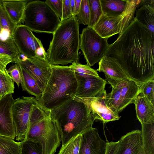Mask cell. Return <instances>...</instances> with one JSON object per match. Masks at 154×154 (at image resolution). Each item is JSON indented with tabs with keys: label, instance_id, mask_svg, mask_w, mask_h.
<instances>
[{
	"label": "cell",
	"instance_id": "obj_1",
	"mask_svg": "<svg viewBox=\"0 0 154 154\" xmlns=\"http://www.w3.org/2000/svg\"><path fill=\"white\" fill-rule=\"evenodd\" d=\"M154 33L135 17L104 56L115 58L127 76L140 86L154 79Z\"/></svg>",
	"mask_w": 154,
	"mask_h": 154
},
{
	"label": "cell",
	"instance_id": "obj_2",
	"mask_svg": "<svg viewBox=\"0 0 154 154\" xmlns=\"http://www.w3.org/2000/svg\"><path fill=\"white\" fill-rule=\"evenodd\" d=\"M49 113L59 132L62 146L92 128L95 121L88 104L74 97Z\"/></svg>",
	"mask_w": 154,
	"mask_h": 154
},
{
	"label": "cell",
	"instance_id": "obj_3",
	"mask_svg": "<svg viewBox=\"0 0 154 154\" xmlns=\"http://www.w3.org/2000/svg\"><path fill=\"white\" fill-rule=\"evenodd\" d=\"M79 27L75 16L61 21L53 34L47 52V60L51 65L79 62Z\"/></svg>",
	"mask_w": 154,
	"mask_h": 154
},
{
	"label": "cell",
	"instance_id": "obj_4",
	"mask_svg": "<svg viewBox=\"0 0 154 154\" xmlns=\"http://www.w3.org/2000/svg\"><path fill=\"white\" fill-rule=\"evenodd\" d=\"M51 73L38 105L44 110H51L73 98L77 82L74 72L69 66L51 65Z\"/></svg>",
	"mask_w": 154,
	"mask_h": 154
},
{
	"label": "cell",
	"instance_id": "obj_5",
	"mask_svg": "<svg viewBox=\"0 0 154 154\" xmlns=\"http://www.w3.org/2000/svg\"><path fill=\"white\" fill-rule=\"evenodd\" d=\"M26 140L40 144L42 154H54L60 145L61 137L55 122L49 112L42 109L38 103L32 106Z\"/></svg>",
	"mask_w": 154,
	"mask_h": 154
},
{
	"label": "cell",
	"instance_id": "obj_6",
	"mask_svg": "<svg viewBox=\"0 0 154 154\" xmlns=\"http://www.w3.org/2000/svg\"><path fill=\"white\" fill-rule=\"evenodd\" d=\"M22 22L32 31L53 34L61 20L45 2L36 0L27 3Z\"/></svg>",
	"mask_w": 154,
	"mask_h": 154
},
{
	"label": "cell",
	"instance_id": "obj_7",
	"mask_svg": "<svg viewBox=\"0 0 154 154\" xmlns=\"http://www.w3.org/2000/svg\"><path fill=\"white\" fill-rule=\"evenodd\" d=\"M108 38L102 37L88 26L83 29L80 35V48L87 64L92 66L103 57L110 45Z\"/></svg>",
	"mask_w": 154,
	"mask_h": 154
},
{
	"label": "cell",
	"instance_id": "obj_8",
	"mask_svg": "<svg viewBox=\"0 0 154 154\" xmlns=\"http://www.w3.org/2000/svg\"><path fill=\"white\" fill-rule=\"evenodd\" d=\"M12 38L20 52L28 58L47 60V52L41 41L24 24L17 26Z\"/></svg>",
	"mask_w": 154,
	"mask_h": 154
},
{
	"label": "cell",
	"instance_id": "obj_9",
	"mask_svg": "<svg viewBox=\"0 0 154 154\" xmlns=\"http://www.w3.org/2000/svg\"><path fill=\"white\" fill-rule=\"evenodd\" d=\"M38 99L32 97H22L14 100L12 106V118L16 140H25L29 129L32 106L38 103Z\"/></svg>",
	"mask_w": 154,
	"mask_h": 154
},
{
	"label": "cell",
	"instance_id": "obj_10",
	"mask_svg": "<svg viewBox=\"0 0 154 154\" xmlns=\"http://www.w3.org/2000/svg\"><path fill=\"white\" fill-rule=\"evenodd\" d=\"M75 75L77 85L76 96L98 98L106 95L105 89L107 82L105 79L100 76L85 77Z\"/></svg>",
	"mask_w": 154,
	"mask_h": 154
},
{
	"label": "cell",
	"instance_id": "obj_11",
	"mask_svg": "<svg viewBox=\"0 0 154 154\" xmlns=\"http://www.w3.org/2000/svg\"><path fill=\"white\" fill-rule=\"evenodd\" d=\"M18 63L31 75L43 92L51 73V65L48 61L27 58Z\"/></svg>",
	"mask_w": 154,
	"mask_h": 154
},
{
	"label": "cell",
	"instance_id": "obj_12",
	"mask_svg": "<svg viewBox=\"0 0 154 154\" xmlns=\"http://www.w3.org/2000/svg\"><path fill=\"white\" fill-rule=\"evenodd\" d=\"M12 94L0 99V135L16 137L12 118V106L14 101Z\"/></svg>",
	"mask_w": 154,
	"mask_h": 154
},
{
	"label": "cell",
	"instance_id": "obj_13",
	"mask_svg": "<svg viewBox=\"0 0 154 154\" xmlns=\"http://www.w3.org/2000/svg\"><path fill=\"white\" fill-rule=\"evenodd\" d=\"M106 95L98 98H85L76 96L74 97L84 101L88 104L94 120H99L103 123H106L119 120L121 118L106 105L105 100Z\"/></svg>",
	"mask_w": 154,
	"mask_h": 154
},
{
	"label": "cell",
	"instance_id": "obj_14",
	"mask_svg": "<svg viewBox=\"0 0 154 154\" xmlns=\"http://www.w3.org/2000/svg\"><path fill=\"white\" fill-rule=\"evenodd\" d=\"M79 154H105L106 142L100 137L96 128H92L82 134Z\"/></svg>",
	"mask_w": 154,
	"mask_h": 154
},
{
	"label": "cell",
	"instance_id": "obj_15",
	"mask_svg": "<svg viewBox=\"0 0 154 154\" xmlns=\"http://www.w3.org/2000/svg\"><path fill=\"white\" fill-rule=\"evenodd\" d=\"M98 65L97 71L103 72L106 78L121 81L130 80L118 61L113 57L104 56L99 61Z\"/></svg>",
	"mask_w": 154,
	"mask_h": 154
},
{
	"label": "cell",
	"instance_id": "obj_16",
	"mask_svg": "<svg viewBox=\"0 0 154 154\" xmlns=\"http://www.w3.org/2000/svg\"><path fill=\"white\" fill-rule=\"evenodd\" d=\"M134 103L135 106L137 118L141 124L154 123V104L140 93Z\"/></svg>",
	"mask_w": 154,
	"mask_h": 154
},
{
	"label": "cell",
	"instance_id": "obj_17",
	"mask_svg": "<svg viewBox=\"0 0 154 154\" xmlns=\"http://www.w3.org/2000/svg\"><path fill=\"white\" fill-rule=\"evenodd\" d=\"M121 19V14L108 17L103 14L93 28L102 37L109 38L118 34V25Z\"/></svg>",
	"mask_w": 154,
	"mask_h": 154
},
{
	"label": "cell",
	"instance_id": "obj_18",
	"mask_svg": "<svg viewBox=\"0 0 154 154\" xmlns=\"http://www.w3.org/2000/svg\"><path fill=\"white\" fill-rule=\"evenodd\" d=\"M118 154H137L142 146L141 131L133 130L122 136Z\"/></svg>",
	"mask_w": 154,
	"mask_h": 154
},
{
	"label": "cell",
	"instance_id": "obj_19",
	"mask_svg": "<svg viewBox=\"0 0 154 154\" xmlns=\"http://www.w3.org/2000/svg\"><path fill=\"white\" fill-rule=\"evenodd\" d=\"M105 80L112 88L111 91L107 94L105 97L106 105L113 112L118 114L120 113L122 88L125 81L113 80L108 78H106Z\"/></svg>",
	"mask_w": 154,
	"mask_h": 154
},
{
	"label": "cell",
	"instance_id": "obj_20",
	"mask_svg": "<svg viewBox=\"0 0 154 154\" xmlns=\"http://www.w3.org/2000/svg\"><path fill=\"white\" fill-rule=\"evenodd\" d=\"M28 1L24 0H2L5 10L17 26L22 22L25 9Z\"/></svg>",
	"mask_w": 154,
	"mask_h": 154
},
{
	"label": "cell",
	"instance_id": "obj_21",
	"mask_svg": "<svg viewBox=\"0 0 154 154\" xmlns=\"http://www.w3.org/2000/svg\"><path fill=\"white\" fill-rule=\"evenodd\" d=\"M140 86L131 80L124 82L121 91L120 112L129 104L134 103L140 94Z\"/></svg>",
	"mask_w": 154,
	"mask_h": 154
},
{
	"label": "cell",
	"instance_id": "obj_22",
	"mask_svg": "<svg viewBox=\"0 0 154 154\" xmlns=\"http://www.w3.org/2000/svg\"><path fill=\"white\" fill-rule=\"evenodd\" d=\"M140 1V0H126L124 10L121 14V19L118 25V38L134 20L135 13Z\"/></svg>",
	"mask_w": 154,
	"mask_h": 154
},
{
	"label": "cell",
	"instance_id": "obj_23",
	"mask_svg": "<svg viewBox=\"0 0 154 154\" xmlns=\"http://www.w3.org/2000/svg\"><path fill=\"white\" fill-rule=\"evenodd\" d=\"M18 64L22 77L20 84L23 91L35 96L38 100L42 95V91L31 75L20 63Z\"/></svg>",
	"mask_w": 154,
	"mask_h": 154
},
{
	"label": "cell",
	"instance_id": "obj_24",
	"mask_svg": "<svg viewBox=\"0 0 154 154\" xmlns=\"http://www.w3.org/2000/svg\"><path fill=\"white\" fill-rule=\"evenodd\" d=\"M136 12L135 18L154 33V3L143 5Z\"/></svg>",
	"mask_w": 154,
	"mask_h": 154
},
{
	"label": "cell",
	"instance_id": "obj_25",
	"mask_svg": "<svg viewBox=\"0 0 154 154\" xmlns=\"http://www.w3.org/2000/svg\"><path fill=\"white\" fill-rule=\"evenodd\" d=\"M103 14L108 17H115L124 11L126 4L125 0H100Z\"/></svg>",
	"mask_w": 154,
	"mask_h": 154
},
{
	"label": "cell",
	"instance_id": "obj_26",
	"mask_svg": "<svg viewBox=\"0 0 154 154\" xmlns=\"http://www.w3.org/2000/svg\"><path fill=\"white\" fill-rule=\"evenodd\" d=\"M142 143L146 154H154V123L141 124Z\"/></svg>",
	"mask_w": 154,
	"mask_h": 154
},
{
	"label": "cell",
	"instance_id": "obj_27",
	"mask_svg": "<svg viewBox=\"0 0 154 154\" xmlns=\"http://www.w3.org/2000/svg\"><path fill=\"white\" fill-rule=\"evenodd\" d=\"M20 142L11 137L0 135V154H20Z\"/></svg>",
	"mask_w": 154,
	"mask_h": 154
},
{
	"label": "cell",
	"instance_id": "obj_28",
	"mask_svg": "<svg viewBox=\"0 0 154 154\" xmlns=\"http://www.w3.org/2000/svg\"><path fill=\"white\" fill-rule=\"evenodd\" d=\"M20 53L12 37L5 41L0 39V54L9 56L12 59V63H17Z\"/></svg>",
	"mask_w": 154,
	"mask_h": 154
},
{
	"label": "cell",
	"instance_id": "obj_29",
	"mask_svg": "<svg viewBox=\"0 0 154 154\" xmlns=\"http://www.w3.org/2000/svg\"><path fill=\"white\" fill-rule=\"evenodd\" d=\"M14 81L6 69L0 72V97L14 93L15 88Z\"/></svg>",
	"mask_w": 154,
	"mask_h": 154
},
{
	"label": "cell",
	"instance_id": "obj_30",
	"mask_svg": "<svg viewBox=\"0 0 154 154\" xmlns=\"http://www.w3.org/2000/svg\"><path fill=\"white\" fill-rule=\"evenodd\" d=\"M72 63L69 66L75 75L85 77H99L97 70L91 68L87 64H82L79 62H74Z\"/></svg>",
	"mask_w": 154,
	"mask_h": 154
},
{
	"label": "cell",
	"instance_id": "obj_31",
	"mask_svg": "<svg viewBox=\"0 0 154 154\" xmlns=\"http://www.w3.org/2000/svg\"><path fill=\"white\" fill-rule=\"evenodd\" d=\"M82 138V134L72 138L62 146L57 154H79Z\"/></svg>",
	"mask_w": 154,
	"mask_h": 154
},
{
	"label": "cell",
	"instance_id": "obj_32",
	"mask_svg": "<svg viewBox=\"0 0 154 154\" xmlns=\"http://www.w3.org/2000/svg\"><path fill=\"white\" fill-rule=\"evenodd\" d=\"M90 12V20L88 26L92 28L103 14L100 0H88Z\"/></svg>",
	"mask_w": 154,
	"mask_h": 154
},
{
	"label": "cell",
	"instance_id": "obj_33",
	"mask_svg": "<svg viewBox=\"0 0 154 154\" xmlns=\"http://www.w3.org/2000/svg\"><path fill=\"white\" fill-rule=\"evenodd\" d=\"M0 24L1 28H6L9 30L11 35L12 37L17 26L5 10L2 3L0 5Z\"/></svg>",
	"mask_w": 154,
	"mask_h": 154
},
{
	"label": "cell",
	"instance_id": "obj_34",
	"mask_svg": "<svg viewBox=\"0 0 154 154\" xmlns=\"http://www.w3.org/2000/svg\"><path fill=\"white\" fill-rule=\"evenodd\" d=\"M80 24L89 25L90 20V12L88 0H82L80 8L78 14L75 16Z\"/></svg>",
	"mask_w": 154,
	"mask_h": 154
},
{
	"label": "cell",
	"instance_id": "obj_35",
	"mask_svg": "<svg viewBox=\"0 0 154 154\" xmlns=\"http://www.w3.org/2000/svg\"><path fill=\"white\" fill-rule=\"evenodd\" d=\"M20 154H42L41 145L38 143L28 140L20 142Z\"/></svg>",
	"mask_w": 154,
	"mask_h": 154
},
{
	"label": "cell",
	"instance_id": "obj_36",
	"mask_svg": "<svg viewBox=\"0 0 154 154\" xmlns=\"http://www.w3.org/2000/svg\"><path fill=\"white\" fill-rule=\"evenodd\" d=\"M154 79L148 81L140 87V94L145 96L152 104H154Z\"/></svg>",
	"mask_w": 154,
	"mask_h": 154
},
{
	"label": "cell",
	"instance_id": "obj_37",
	"mask_svg": "<svg viewBox=\"0 0 154 154\" xmlns=\"http://www.w3.org/2000/svg\"><path fill=\"white\" fill-rule=\"evenodd\" d=\"M7 71L19 87L22 82V77L18 63H15L7 69Z\"/></svg>",
	"mask_w": 154,
	"mask_h": 154
},
{
	"label": "cell",
	"instance_id": "obj_38",
	"mask_svg": "<svg viewBox=\"0 0 154 154\" xmlns=\"http://www.w3.org/2000/svg\"><path fill=\"white\" fill-rule=\"evenodd\" d=\"M45 2L61 20L62 16L63 0H47Z\"/></svg>",
	"mask_w": 154,
	"mask_h": 154
},
{
	"label": "cell",
	"instance_id": "obj_39",
	"mask_svg": "<svg viewBox=\"0 0 154 154\" xmlns=\"http://www.w3.org/2000/svg\"><path fill=\"white\" fill-rule=\"evenodd\" d=\"M121 141L119 140L116 142H106L105 154H118L120 149Z\"/></svg>",
	"mask_w": 154,
	"mask_h": 154
},
{
	"label": "cell",
	"instance_id": "obj_40",
	"mask_svg": "<svg viewBox=\"0 0 154 154\" xmlns=\"http://www.w3.org/2000/svg\"><path fill=\"white\" fill-rule=\"evenodd\" d=\"M70 0H63L62 21L66 20L72 16L70 5Z\"/></svg>",
	"mask_w": 154,
	"mask_h": 154
},
{
	"label": "cell",
	"instance_id": "obj_41",
	"mask_svg": "<svg viewBox=\"0 0 154 154\" xmlns=\"http://www.w3.org/2000/svg\"><path fill=\"white\" fill-rule=\"evenodd\" d=\"M12 62V59L9 56L0 54V72L5 71L7 65Z\"/></svg>",
	"mask_w": 154,
	"mask_h": 154
},
{
	"label": "cell",
	"instance_id": "obj_42",
	"mask_svg": "<svg viewBox=\"0 0 154 154\" xmlns=\"http://www.w3.org/2000/svg\"><path fill=\"white\" fill-rule=\"evenodd\" d=\"M11 37H12L8 29L4 28H1L0 31V39L2 41H5Z\"/></svg>",
	"mask_w": 154,
	"mask_h": 154
},
{
	"label": "cell",
	"instance_id": "obj_43",
	"mask_svg": "<svg viewBox=\"0 0 154 154\" xmlns=\"http://www.w3.org/2000/svg\"><path fill=\"white\" fill-rule=\"evenodd\" d=\"M82 0H75V3L72 16H75L78 13Z\"/></svg>",
	"mask_w": 154,
	"mask_h": 154
},
{
	"label": "cell",
	"instance_id": "obj_44",
	"mask_svg": "<svg viewBox=\"0 0 154 154\" xmlns=\"http://www.w3.org/2000/svg\"><path fill=\"white\" fill-rule=\"evenodd\" d=\"M152 3H154V0H140L137 8H138L143 5Z\"/></svg>",
	"mask_w": 154,
	"mask_h": 154
},
{
	"label": "cell",
	"instance_id": "obj_45",
	"mask_svg": "<svg viewBox=\"0 0 154 154\" xmlns=\"http://www.w3.org/2000/svg\"><path fill=\"white\" fill-rule=\"evenodd\" d=\"M75 0H70V5L71 11V13L72 16L73 13L74 8Z\"/></svg>",
	"mask_w": 154,
	"mask_h": 154
},
{
	"label": "cell",
	"instance_id": "obj_46",
	"mask_svg": "<svg viewBox=\"0 0 154 154\" xmlns=\"http://www.w3.org/2000/svg\"><path fill=\"white\" fill-rule=\"evenodd\" d=\"M137 154H146L142 146L139 149Z\"/></svg>",
	"mask_w": 154,
	"mask_h": 154
},
{
	"label": "cell",
	"instance_id": "obj_47",
	"mask_svg": "<svg viewBox=\"0 0 154 154\" xmlns=\"http://www.w3.org/2000/svg\"><path fill=\"white\" fill-rule=\"evenodd\" d=\"M2 0H0V5L1 4H2ZM1 29V25H0V30Z\"/></svg>",
	"mask_w": 154,
	"mask_h": 154
},
{
	"label": "cell",
	"instance_id": "obj_48",
	"mask_svg": "<svg viewBox=\"0 0 154 154\" xmlns=\"http://www.w3.org/2000/svg\"><path fill=\"white\" fill-rule=\"evenodd\" d=\"M0 99H1V98H0Z\"/></svg>",
	"mask_w": 154,
	"mask_h": 154
}]
</instances>
